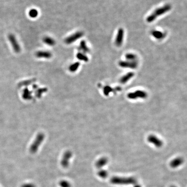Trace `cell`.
Returning a JSON list of instances; mask_svg holds the SVG:
<instances>
[{"mask_svg":"<svg viewBox=\"0 0 187 187\" xmlns=\"http://www.w3.org/2000/svg\"><path fill=\"white\" fill-rule=\"evenodd\" d=\"M43 41L45 44L49 46H53L56 44V42L54 39L49 36H46L43 39Z\"/></svg>","mask_w":187,"mask_h":187,"instance_id":"15","label":"cell"},{"mask_svg":"<svg viewBox=\"0 0 187 187\" xmlns=\"http://www.w3.org/2000/svg\"><path fill=\"white\" fill-rule=\"evenodd\" d=\"M110 182L113 184L118 185H130L137 184V180L134 177H120L114 176L111 178Z\"/></svg>","mask_w":187,"mask_h":187,"instance_id":"1","label":"cell"},{"mask_svg":"<svg viewBox=\"0 0 187 187\" xmlns=\"http://www.w3.org/2000/svg\"><path fill=\"white\" fill-rule=\"evenodd\" d=\"M59 185L61 187H71V185L68 181L63 180L60 181Z\"/></svg>","mask_w":187,"mask_h":187,"instance_id":"21","label":"cell"},{"mask_svg":"<svg viewBox=\"0 0 187 187\" xmlns=\"http://www.w3.org/2000/svg\"><path fill=\"white\" fill-rule=\"evenodd\" d=\"M134 187H142L141 186H140L139 184H135V185H134Z\"/></svg>","mask_w":187,"mask_h":187,"instance_id":"26","label":"cell"},{"mask_svg":"<svg viewBox=\"0 0 187 187\" xmlns=\"http://www.w3.org/2000/svg\"><path fill=\"white\" fill-rule=\"evenodd\" d=\"M21 187H36V186L34 184L26 183L23 184Z\"/></svg>","mask_w":187,"mask_h":187,"instance_id":"23","label":"cell"},{"mask_svg":"<svg viewBox=\"0 0 187 187\" xmlns=\"http://www.w3.org/2000/svg\"><path fill=\"white\" fill-rule=\"evenodd\" d=\"M153 34L156 38H158L157 39H160V38H161V36H163L162 34L160 32H154Z\"/></svg>","mask_w":187,"mask_h":187,"instance_id":"22","label":"cell"},{"mask_svg":"<svg viewBox=\"0 0 187 187\" xmlns=\"http://www.w3.org/2000/svg\"><path fill=\"white\" fill-rule=\"evenodd\" d=\"M148 141L149 143H152L157 148H160L162 147L163 142L161 139L158 138L157 137L153 135H151L147 138Z\"/></svg>","mask_w":187,"mask_h":187,"instance_id":"7","label":"cell"},{"mask_svg":"<svg viewBox=\"0 0 187 187\" xmlns=\"http://www.w3.org/2000/svg\"><path fill=\"white\" fill-rule=\"evenodd\" d=\"M108 159L106 158H102L98 160L96 164V166L98 169H100L106 165L108 163Z\"/></svg>","mask_w":187,"mask_h":187,"instance_id":"13","label":"cell"},{"mask_svg":"<svg viewBox=\"0 0 187 187\" xmlns=\"http://www.w3.org/2000/svg\"><path fill=\"white\" fill-rule=\"evenodd\" d=\"M8 40L11 44L13 50L16 53H19L21 51V48L15 36L13 34H10L8 36Z\"/></svg>","mask_w":187,"mask_h":187,"instance_id":"4","label":"cell"},{"mask_svg":"<svg viewBox=\"0 0 187 187\" xmlns=\"http://www.w3.org/2000/svg\"><path fill=\"white\" fill-rule=\"evenodd\" d=\"M80 50L85 53H88L90 52L89 48L87 46L85 40H82L79 46Z\"/></svg>","mask_w":187,"mask_h":187,"instance_id":"16","label":"cell"},{"mask_svg":"<svg viewBox=\"0 0 187 187\" xmlns=\"http://www.w3.org/2000/svg\"><path fill=\"white\" fill-rule=\"evenodd\" d=\"M112 91V89H111V87H110L109 86H108L105 88V93L107 95H108L110 92Z\"/></svg>","mask_w":187,"mask_h":187,"instance_id":"24","label":"cell"},{"mask_svg":"<svg viewBox=\"0 0 187 187\" xmlns=\"http://www.w3.org/2000/svg\"><path fill=\"white\" fill-rule=\"evenodd\" d=\"M76 57L79 60H81V61L86 62L88 61V58L84 53L79 52L77 54Z\"/></svg>","mask_w":187,"mask_h":187,"instance_id":"17","label":"cell"},{"mask_svg":"<svg viewBox=\"0 0 187 187\" xmlns=\"http://www.w3.org/2000/svg\"><path fill=\"white\" fill-rule=\"evenodd\" d=\"M171 7L170 5H166L161 8H159L153 14L149 16L147 19L148 22H150L153 21L155 19V18L157 16L161 15L162 13H165L167 11H169Z\"/></svg>","mask_w":187,"mask_h":187,"instance_id":"3","label":"cell"},{"mask_svg":"<svg viewBox=\"0 0 187 187\" xmlns=\"http://www.w3.org/2000/svg\"><path fill=\"white\" fill-rule=\"evenodd\" d=\"M43 139V135L40 134V135H39V136H37L34 143L32 144L30 147V151L31 153H36Z\"/></svg>","mask_w":187,"mask_h":187,"instance_id":"6","label":"cell"},{"mask_svg":"<svg viewBox=\"0 0 187 187\" xmlns=\"http://www.w3.org/2000/svg\"><path fill=\"white\" fill-rule=\"evenodd\" d=\"M84 35L83 32L81 31L76 32L72 35L66 38L65 42L67 44H70L73 43L77 40L81 38Z\"/></svg>","mask_w":187,"mask_h":187,"instance_id":"5","label":"cell"},{"mask_svg":"<svg viewBox=\"0 0 187 187\" xmlns=\"http://www.w3.org/2000/svg\"><path fill=\"white\" fill-rule=\"evenodd\" d=\"M120 65L124 68H129L131 69H135L137 66V62H120L119 63Z\"/></svg>","mask_w":187,"mask_h":187,"instance_id":"12","label":"cell"},{"mask_svg":"<svg viewBox=\"0 0 187 187\" xmlns=\"http://www.w3.org/2000/svg\"><path fill=\"white\" fill-rule=\"evenodd\" d=\"M134 74L133 73H129L124 75L120 80V82L122 84H125L130 79L134 76Z\"/></svg>","mask_w":187,"mask_h":187,"instance_id":"14","label":"cell"},{"mask_svg":"<svg viewBox=\"0 0 187 187\" xmlns=\"http://www.w3.org/2000/svg\"><path fill=\"white\" fill-rule=\"evenodd\" d=\"M98 176L102 178H106L108 176V173L107 171L104 170H100L98 173Z\"/></svg>","mask_w":187,"mask_h":187,"instance_id":"20","label":"cell"},{"mask_svg":"<svg viewBox=\"0 0 187 187\" xmlns=\"http://www.w3.org/2000/svg\"><path fill=\"white\" fill-rule=\"evenodd\" d=\"M184 162V159L182 157H177L173 159L170 163V165L172 168H176L182 165Z\"/></svg>","mask_w":187,"mask_h":187,"instance_id":"9","label":"cell"},{"mask_svg":"<svg viewBox=\"0 0 187 187\" xmlns=\"http://www.w3.org/2000/svg\"><path fill=\"white\" fill-rule=\"evenodd\" d=\"M72 153L67 152L64 155L63 159L61 161V165L63 168H66L69 165V160L72 157Z\"/></svg>","mask_w":187,"mask_h":187,"instance_id":"8","label":"cell"},{"mask_svg":"<svg viewBox=\"0 0 187 187\" xmlns=\"http://www.w3.org/2000/svg\"><path fill=\"white\" fill-rule=\"evenodd\" d=\"M80 65V63L79 62H78L74 63L73 64L70 66L69 68L70 71L72 72H75L78 69V68L79 67Z\"/></svg>","mask_w":187,"mask_h":187,"instance_id":"18","label":"cell"},{"mask_svg":"<svg viewBox=\"0 0 187 187\" xmlns=\"http://www.w3.org/2000/svg\"><path fill=\"white\" fill-rule=\"evenodd\" d=\"M29 15L30 17L34 18L36 17L38 15V11L35 9H32L30 11Z\"/></svg>","mask_w":187,"mask_h":187,"instance_id":"19","label":"cell"},{"mask_svg":"<svg viewBox=\"0 0 187 187\" xmlns=\"http://www.w3.org/2000/svg\"><path fill=\"white\" fill-rule=\"evenodd\" d=\"M124 38V30L122 29H120L118 31L116 39V44L118 46H120L122 45Z\"/></svg>","mask_w":187,"mask_h":187,"instance_id":"10","label":"cell"},{"mask_svg":"<svg viewBox=\"0 0 187 187\" xmlns=\"http://www.w3.org/2000/svg\"><path fill=\"white\" fill-rule=\"evenodd\" d=\"M126 57L127 59H130V60H133V59H134L136 58V57L133 54L126 55Z\"/></svg>","mask_w":187,"mask_h":187,"instance_id":"25","label":"cell"},{"mask_svg":"<svg viewBox=\"0 0 187 187\" xmlns=\"http://www.w3.org/2000/svg\"><path fill=\"white\" fill-rule=\"evenodd\" d=\"M36 56L39 58L50 59L52 55L50 52L46 51H39L36 53Z\"/></svg>","mask_w":187,"mask_h":187,"instance_id":"11","label":"cell"},{"mask_svg":"<svg viewBox=\"0 0 187 187\" xmlns=\"http://www.w3.org/2000/svg\"><path fill=\"white\" fill-rule=\"evenodd\" d=\"M147 92L143 90H137L133 92L129 93L127 95V97L130 99L135 100L138 98L145 99L147 97Z\"/></svg>","mask_w":187,"mask_h":187,"instance_id":"2","label":"cell"},{"mask_svg":"<svg viewBox=\"0 0 187 187\" xmlns=\"http://www.w3.org/2000/svg\"><path fill=\"white\" fill-rule=\"evenodd\" d=\"M170 187H176V186H171Z\"/></svg>","mask_w":187,"mask_h":187,"instance_id":"27","label":"cell"}]
</instances>
